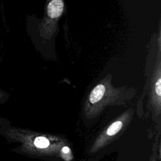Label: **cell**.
<instances>
[{"label":"cell","mask_w":161,"mask_h":161,"mask_svg":"<svg viewBox=\"0 0 161 161\" xmlns=\"http://www.w3.org/2000/svg\"><path fill=\"white\" fill-rule=\"evenodd\" d=\"M64 9L62 0H52L47 6L48 15L52 18H58L62 14Z\"/></svg>","instance_id":"1"},{"label":"cell","mask_w":161,"mask_h":161,"mask_svg":"<svg viewBox=\"0 0 161 161\" xmlns=\"http://www.w3.org/2000/svg\"><path fill=\"white\" fill-rule=\"evenodd\" d=\"M62 152H64V153H68L69 151H70V149H69V148L68 147H67V146H65V147H64L63 148H62Z\"/></svg>","instance_id":"6"},{"label":"cell","mask_w":161,"mask_h":161,"mask_svg":"<svg viewBox=\"0 0 161 161\" xmlns=\"http://www.w3.org/2000/svg\"><path fill=\"white\" fill-rule=\"evenodd\" d=\"M33 145L38 148H45L50 145L49 140L44 136H36L33 140Z\"/></svg>","instance_id":"3"},{"label":"cell","mask_w":161,"mask_h":161,"mask_svg":"<svg viewBox=\"0 0 161 161\" xmlns=\"http://www.w3.org/2000/svg\"><path fill=\"white\" fill-rule=\"evenodd\" d=\"M161 82H160V78H158L157 80L155 83V92L157 94V96L160 97L161 96Z\"/></svg>","instance_id":"5"},{"label":"cell","mask_w":161,"mask_h":161,"mask_svg":"<svg viewBox=\"0 0 161 161\" xmlns=\"http://www.w3.org/2000/svg\"><path fill=\"white\" fill-rule=\"evenodd\" d=\"M123 123L121 121H117L113 123L107 129L106 135L108 136H113L116 134L122 128Z\"/></svg>","instance_id":"4"},{"label":"cell","mask_w":161,"mask_h":161,"mask_svg":"<svg viewBox=\"0 0 161 161\" xmlns=\"http://www.w3.org/2000/svg\"><path fill=\"white\" fill-rule=\"evenodd\" d=\"M105 91L106 87L103 84H99L97 85L91 92L89 97V102L92 104H95L99 102L103 97Z\"/></svg>","instance_id":"2"}]
</instances>
